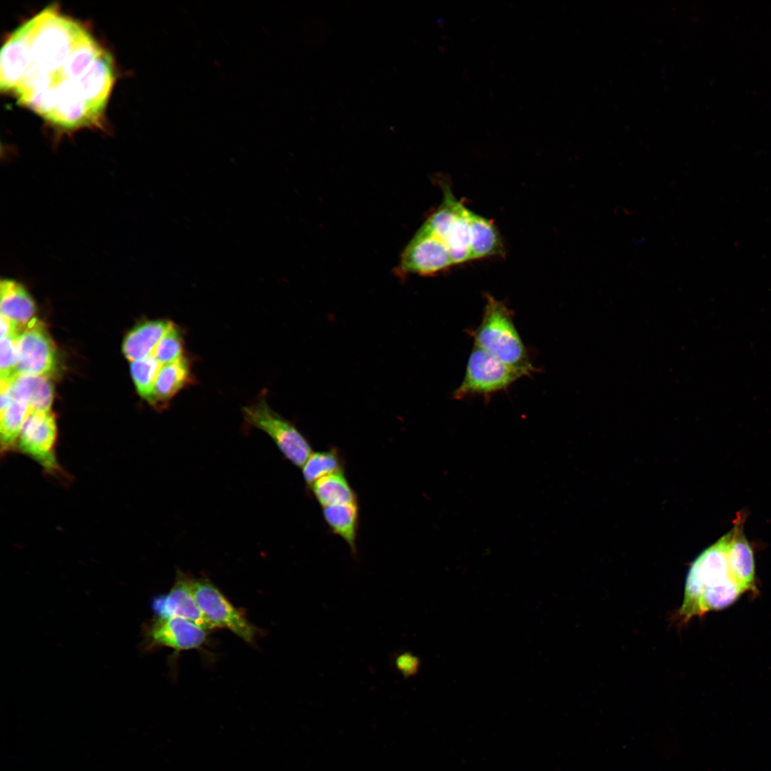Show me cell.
<instances>
[{
	"mask_svg": "<svg viewBox=\"0 0 771 771\" xmlns=\"http://www.w3.org/2000/svg\"><path fill=\"white\" fill-rule=\"evenodd\" d=\"M442 188L441 203L421 226L444 243L454 265L470 261L469 208L456 199L448 185L443 183Z\"/></svg>",
	"mask_w": 771,
	"mask_h": 771,
	"instance_id": "277c9868",
	"label": "cell"
},
{
	"mask_svg": "<svg viewBox=\"0 0 771 771\" xmlns=\"http://www.w3.org/2000/svg\"><path fill=\"white\" fill-rule=\"evenodd\" d=\"M147 635L151 646H166L181 651L200 647L206 641V632L182 618L157 617L149 626Z\"/></svg>",
	"mask_w": 771,
	"mask_h": 771,
	"instance_id": "8fae6325",
	"label": "cell"
},
{
	"mask_svg": "<svg viewBox=\"0 0 771 771\" xmlns=\"http://www.w3.org/2000/svg\"><path fill=\"white\" fill-rule=\"evenodd\" d=\"M11 391L13 399L24 402L31 410H50L53 387L47 376L17 374Z\"/></svg>",
	"mask_w": 771,
	"mask_h": 771,
	"instance_id": "e0dca14e",
	"label": "cell"
},
{
	"mask_svg": "<svg viewBox=\"0 0 771 771\" xmlns=\"http://www.w3.org/2000/svg\"><path fill=\"white\" fill-rule=\"evenodd\" d=\"M21 334L11 335L1 338V379L9 378L17 375L19 338Z\"/></svg>",
	"mask_w": 771,
	"mask_h": 771,
	"instance_id": "cb8c5ba5",
	"label": "cell"
},
{
	"mask_svg": "<svg viewBox=\"0 0 771 771\" xmlns=\"http://www.w3.org/2000/svg\"><path fill=\"white\" fill-rule=\"evenodd\" d=\"M755 590L732 568L727 553V535L704 550L692 563L685 581L683 601L673 619L685 625L695 617L724 609L743 593Z\"/></svg>",
	"mask_w": 771,
	"mask_h": 771,
	"instance_id": "7a4b0ae2",
	"label": "cell"
},
{
	"mask_svg": "<svg viewBox=\"0 0 771 771\" xmlns=\"http://www.w3.org/2000/svg\"><path fill=\"white\" fill-rule=\"evenodd\" d=\"M173 325L168 320H155L134 327L123 343L125 356L131 362L153 357L158 343Z\"/></svg>",
	"mask_w": 771,
	"mask_h": 771,
	"instance_id": "4fadbf2b",
	"label": "cell"
},
{
	"mask_svg": "<svg viewBox=\"0 0 771 771\" xmlns=\"http://www.w3.org/2000/svg\"><path fill=\"white\" fill-rule=\"evenodd\" d=\"M454 265L450 252L438 238L421 226L403 249L395 273L433 276Z\"/></svg>",
	"mask_w": 771,
	"mask_h": 771,
	"instance_id": "52a82bcc",
	"label": "cell"
},
{
	"mask_svg": "<svg viewBox=\"0 0 771 771\" xmlns=\"http://www.w3.org/2000/svg\"><path fill=\"white\" fill-rule=\"evenodd\" d=\"M343 471V461L335 449L312 453L302 466L305 482L310 488L316 480Z\"/></svg>",
	"mask_w": 771,
	"mask_h": 771,
	"instance_id": "44dd1931",
	"label": "cell"
},
{
	"mask_svg": "<svg viewBox=\"0 0 771 771\" xmlns=\"http://www.w3.org/2000/svg\"><path fill=\"white\" fill-rule=\"evenodd\" d=\"M323 515L332 532L343 538L356 553L359 519L358 503L323 507Z\"/></svg>",
	"mask_w": 771,
	"mask_h": 771,
	"instance_id": "ac0fdd59",
	"label": "cell"
},
{
	"mask_svg": "<svg viewBox=\"0 0 771 771\" xmlns=\"http://www.w3.org/2000/svg\"><path fill=\"white\" fill-rule=\"evenodd\" d=\"M524 376H528L474 346L468 359L463 379L453 392V398L460 400L470 395H490L507 389Z\"/></svg>",
	"mask_w": 771,
	"mask_h": 771,
	"instance_id": "5b68a950",
	"label": "cell"
},
{
	"mask_svg": "<svg viewBox=\"0 0 771 771\" xmlns=\"http://www.w3.org/2000/svg\"><path fill=\"white\" fill-rule=\"evenodd\" d=\"M310 488L323 508L357 503L356 493L343 471L316 480Z\"/></svg>",
	"mask_w": 771,
	"mask_h": 771,
	"instance_id": "d6986e66",
	"label": "cell"
},
{
	"mask_svg": "<svg viewBox=\"0 0 771 771\" xmlns=\"http://www.w3.org/2000/svg\"><path fill=\"white\" fill-rule=\"evenodd\" d=\"M395 664L398 671L404 676L412 675L417 667L415 657L405 652L397 656Z\"/></svg>",
	"mask_w": 771,
	"mask_h": 771,
	"instance_id": "d4e9b609",
	"label": "cell"
},
{
	"mask_svg": "<svg viewBox=\"0 0 771 771\" xmlns=\"http://www.w3.org/2000/svg\"><path fill=\"white\" fill-rule=\"evenodd\" d=\"M0 86L66 130L101 126L114 61L81 24L51 5L17 28L1 51Z\"/></svg>",
	"mask_w": 771,
	"mask_h": 771,
	"instance_id": "6da1fadb",
	"label": "cell"
},
{
	"mask_svg": "<svg viewBox=\"0 0 771 771\" xmlns=\"http://www.w3.org/2000/svg\"><path fill=\"white\" fill-rule=\"evenodd\" d=\"M468 333L473 339L474 346L523 371L528 376L535 372L514 323L513 313L503 302L486 295L481 321Z\"/></svg>",
	"mask_w": 771,
	"mask_h": 771,
	"instance_id": "3957f363",
	"label": "cell"
},
{
	"mask_svg": "<svg viewBox=\"0 0 771 771\" xmlns=\"http://www.w3.org/2000/svg\"><path fill=\"white\" fill-rule=\"evenodd\" d=\"M57 428L51 410H31L22 426L16 447L32 458L46 473H61L55 453Z\"/></svg>",
	"mask_w": 771,
	"mask_h": 771,
	"instance_id": "ba28073f",
	"label": "cell"
},
{
	"mask_svg": "<svg viewBox=\"0 0 771 771\" xmlns=\"http://www.w3.org/2000/svg\"><path fill=\"white\" fill-rule=\"evenodd\" d=\"M31 410L23 401L13 399L11 403L0 411L1 452L7 453L14 450L24 423Z\"/></svg>",
	"mask_w": 771,
	"mask_h": 771,
	"instance_id": "ffe728a7",
	"label": "cell"
},
{
	"mask_svg": "<svg viewBox=\"0 0 771 771\" xmlns=\"http://www.w3.org/2000/svg\"><path fill=\"white\" fill-rule=\"evenodd\" d=\"M153 607L158 617L176 616L205 630L215 628L195 600L192 578L180 570L177 572L175 583L170 591L166 595L155 599Z\"/></svg>",
	"mask_w": 771,
	"mask_h": 771,
	"instance_id": "7c38bea8",
	"label": "cell"
},
{
	"mask_svg": "<svg viewBox=\"0 0 771 771\" xmlns=\"http://www.w3.org/2000/svg\"><path fill=\"white\" fill-rule=\"evenodd\" d=\"M243 414L246 423L266 433L294 465L302 467L312 454L311 444L303 433L272 410L264 398L244 407Z\"/></svg>",
	"mask_w": 771,
	"mask_h": 771,
	"instance_id": "8992f818",
	"label": "cell"
},
{
	"mask_svg": "<svg viewBox=\"0 0 771 771\" xmlns=\"http://www.w3.org/2000/svg\"><path fill=\"white\" fill-rule=\"evenodd\" d=\"M194 381L189 359L182 358L161 365L150 403L165 406L177 393Z\"/></svg>",
	"mask_w": 771,
	"mask_h": 771,
	"instance_id": "5bb4252c",
	"label": "cell"
},
{
	"mask_svg": "<svg viewBox=\"0 0 771 771\" xmlns=\"http://www.w3.org/2000/svg\"><path fill=\"white\" fill-rule=\"evenodd\" d=\"M54 345L45 326L34 318L19 338L17 374L48 376L55 370Z\"/></svg>",
	"mask_w": 771,
	"mask_h": 771,
	"instance_id": "30bf717a",
	"label": "cell"
},
{
	"mask_svg": "<svg viewBox=\"0 0 771 771\" xmlns=\"http://www.w3.org/2000/svg\"><path fill=\"white\" fill-rule=\"evenodd\" d=\"M161 364L153 357L134 361L131 363V373L139 395L150 401L156 377Z\"/></svg>",
	"mask_w": 771,
	"mask_h": 771,
	"instance_id": "7402d4cb",
	"label": "cell"
},
{
	"mask_svg": "<svg viewBox=\"0 0 771 771\" xmlns=\"http://www.w3.org/2000/svg\"><path fill=\"white\" fill-rule=\"evenodd\" d=\"M192 590L199 608L214 627L227 628L244 641L252 642L255 628L212 583L206 578H192Z\"/></svg>",
	"mask_w": 771,
	"mask_h": 771,
	"instance_id": "9c48e42d",
	"label": "cell"
},
{
	"mask_svg": "<svg viewBox=\"0 0 771 771\" xmlns=\"http://www.w3.org/2000/svg\"><path fill=\"white\" fill-rule=\"evenodd\" d=\"M0 291L1 315L25 328L35 313V304L28 291L19 281L4 278Z\"/></svg>",
	"mask_w": 771,
	"mask_h": 771,
	"instance_id": "2e32d148",
	"label": "cell"
},
{
	"mask_svg": "<svg viewBox=\"0 0 771 771\" xmlns=\"http://www.w3.org/2000/svg\"><path fill=\"white\" fill-rule=\"evenodd\" d=\"M183 353L184 341L182 331L173 324L158 343L153 357L163 365L183 358Z\"/></svg>",
	"mask_w": 771,
	"mask_h": 771,
	"instance_id": "603a6c76",
	"label": "cell"
},
{
	"mask_svg": "<svg viewBox=\"0 0 771 771\" xmlns=\"http://www.w3.org/2000/svg\"><path fill=\"white\" fill-rule=\"evenodd\" d=\"M468 218L471 261L503 256L504 245L494 223L470 209Z\"/></svg>",
	"mask_w": 771,
	"mask_h": 771,
	"instance_id": "9a60e30c",
	"label": "cell"
}]
</instances>
